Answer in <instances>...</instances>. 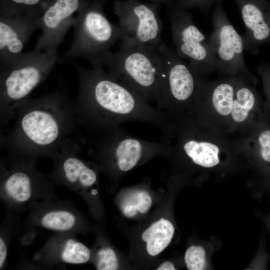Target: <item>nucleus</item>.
<instances>
[{
	"label": "nucleus",
	"mask_w": 270,
	"mask_h": 270,
	"mask_svg": "<svg viewBox=\"0 0 270 270\" xmlns=\"http://www.w3.org/2000/svg\"><path fill=\"white\" fill-rule=\"evenodd\" d=\"M78 93L74 102L78 123L98 135L122 130L121 125L139 122L160 129L165 137L173 120L102 67L88 69L74 66Z\"/></svg>",
	"instance_id": "f257e3e1"
},
{
	"label": "nucleus",
	"mask_w": 270,
	"mask_h": 270,
	"mask_svg": "<svg viewBox=\"0 0 270 270\" xmlns=\"http://www.w3.org/2000/svg\"><path fill=\"white\" fill-rule=\"evenodd\" d=\"M14 124L2 146L14 158L52 157L78 124L74 102L62 90L28 98L18 108Z\"/></svg>",
	"instance_id": "f03ea898"
},
{
	"label": "nucleus",
	"mask_w": 270,
	"mask_h": 270,
	"mask_svg": "<svg viewBox=\"0 0 270 270\" xmlns=\"http://www.w3.org/2000/svg\"><path fill=\"white\" fill-rule=\"evenodd\" d=\"M168 139V154L194 168L213 170L240 156H244L240 136L204 126L188 116L174 120Z\"/></svg>",
	"instance_id": "7ed1b4c3"
},
{
	"label": "nucleus",
	"mask_w": 270,
	"mask_h": 270,
	"mask_svg": "<svg viewBox=\"0 0 270 270\" xmlns=\"http://www.w3.org/2000/svg\"><path fill=\"white\" fill-rule=\"evenodd\" d=\"M58 62V56L34 48L0 67L1 130L15 119L19 106L47 78Z\"/></svg>",
	"instance_id": "20e7f679"
},
{
	"label": "nucleus",
	"mask_w": 270,
	"mask_h": 270,
	"mask_svg": "<svg viewBox=\"0 0 270 270\" xmlns=\"http://www.w3.org/2000/svg\"><path fill=\"white\" fill-rule=\"evenodd\" d=\"M161 78L156 108L173 120L189 116L202 74L175 50L162 42L158 48Z\"/></svg>",
	"instance_id": "39448f33"
},
{
	"label": "nucleus",
	"mask_w": 270,
	"mask_h": 270,
	"mask_svg": "<svg viewBox=\"0 0 270 270\" xmlns=\"http://www.w3.org/2000/svg\"><path fill=\"white\" fill-rule=\"evenodd\" d=\"M104 1L95 0L78 12L72 26L74 41L66 58H81L89 62L92 68H102L105 57L121 36L118 26L114 24L105 15Z\"/></svg>",
	"instance_id": "423d86ee"
},
{
	"label": "nucleus",
	"mask_w": 270,
	"mask_h": 270,
	"mask_svg": "<svg viewBox=\"0 0 270 270\" xmlns=\"http://www.w3.org/2000/svg\"><path fill=\"white\" fill-rule=\"evenodd\" d=\"M158 47L120 48L116 52H110L102 68L148 102H156L162 68Z\"/></svg>",
	"instance_id": "0eeeda50"
},
{
	"label": "nucleus",
	"mask_w": 270,
	"mask_h": 270,
	"mask_svg": "<svg viewBox=\"0 0 270 270\" xmlns=\"http://www.w3.org/2000/svg\"><path fill=\"white\" fill-rule=\"evenodd\" d=\"M239 77L223 76L213 80L202 77L188 117L214 130L231 134L230 118Z\"/></svg>",
	"instance_id": "6e6552de"
},
{
	"label": "nucleus",
	"mask_w": 270,
	"mask_h": 270,
	"mask_svg": "<svg viewBox=\"0 0 270 270\" xmlns=\"http://www.w3.org/2000/svg\"><path fill=\"white\" fill-rule=\"evenodd\" d=\"M160 5L140 0H114L121 32L120 48H157L162 42Z\"/></svg>",
	"instance_id": "1a4fd4ad"
},
{
	"label": "nucleus",
	"mask_w": 270,
	"mask_h": 270,
	"mask_svg": "<svg viewBox=\"0 0 270 270\" xmlns=\"http://www.w3.org/2000/svg\"><path fill=\"white\" fill-rule=\"evenodd\" d=\"M98 136L92 148L104 164L118 172L130 171L148 157L168 154L170 148V142L142 140L123 130Z\"/></svg>",
	"instance_id": "9d476101"
},
{
	"label": "nucleus",
	"mask_w": 270,
	"mask_h": 270,
	"mask_svg": "<svg viewBox=\"0 0 270 270\" xmlns=\"http://www.w3.org/2000/svg\"><path fill=\"white\" fill-rule=\"evenodd\" d=\"M173 42L177 54L204 76L218 72V60L208 38L194 24L188 10L173 6L170 13Z\"/></svg>",
	"instance_id": "9b49d317"
},
{
	"label": "nucleus",
	"mask_w": 270,
	"mask_h": 270,
	"mask_svg": "<svg viewBox=\"0 0 270 270\" xmlns=\"http://www.w3.org/2000/svg\"><path fill=\"white\" fill-rule=\"evenodd\" d=\"M213 31L210 38L218 63L220 76H242L258 83V80L248 68L244 60V42L230 22L224 10L222 0L216 4L212 14Z\"/></svg>",
	"instance_id": "f8f14e48"
},
{
	"label": "nucleus",
	"mask_w": 270,
	"mask_h": 270,
	"mask_svg": "<svg viewBox=\"0 0 270 270\" xmlns=\"http://www.w3.org/2000/svg\"><path fill=\"white\" fill-rule=\"evenodd\" d=\"M91 2L90 0H46L38 15V26L42 34L35 48L57 56L58 48L73 26L74 14Z\"/></svg>",
	"instance_id": "ddd939ff"
},
{
	"label": "nucleus",
	"mask_w": 270,
	"mask_h": 270,
	"mask_svg": "<svg viewBox=\"0 0 270 270\" xmlns=\"http://www.w3.org/2000/svg\"><path fill=\"white\" fill-rule=\"evenodd\" d=\"M40 12L24 13L0 10V67L23 53L26 44L39 29Z\"/></svg>",
	"instance_id": "4468645a"
},
{
	"label": "nucleus",
	"mask_w": 270,
	"mask_h": 270,
	"mask_svg": "<svg viewBox=\"0 0 270 270\" xmlns=\"http://www.w3.org/2000/svg\"><path fill=\"white\" fill-rule=\"evenodd\" d=\"M257 84L240 76L230 118V133L242 135L262 120L270 117L256 89Z\"/></svg>",
	"instance_id": "2eb2a0df"
},
{
	"label": "nucleus",
	"mask_w": 270,
	"mask_h": 270,
	"mask_svg": "<svg viewBox=\"0 0 270 270\" xmlns=\"http://www.w3.org/2000/svg\"><path fill=\"white\" fill-rule=\"evenodd\" d=\"M76 145L66 138L52 158L54 168L51 176L71 188L84 190L93 186L98 181L96 171L79 158Z\"/></svg>",
	"instance_id": "dca6fc26"
},
{
	"label": "nucleus",
	"mask_w": 270,
	"mask_h": 270,
	"mask_svg": "<svg viewBox=\"0 0 270 270\" xmlns=\"http://www.w3.org/2000/svg\"><path fill=\"white\" fill-rule=\"evenodd\" d=\"M246 28L244 50L256 56L270 42V4L266 0H234Z\"/></svg>",
	"instance_id": "f3484780"
},
{
	"label": "nucleus",
	"mask_w": 270,
	"mask_h": 270,
	"mask_svg": "<svg viewBox=\"0 0 270 270\" xmlns=\"http://www.w3.org/2000/svg\"><path fill=\"white\" fill-rule=\"evenodd\" d=\"M246 158L266 176L270 175V117L240 136Z\"/></svg>",
	"instance_id": "a211bd4d"
},
{
	"label": "nucleus",
	"mask_w": 270,
	"mask_h": 270,
	"mask_svg": "<svg viewBox=\"0 0 270 270\" xmlns=\"http://www.w3.org/2000/svg\"><path fill=\"white\" fill-rule=\"evenodd\" d=\"M174 232L172 224L164 218L152 224L142 236L143 240L146 243L148 254L155 256L162 252L172 242Z\"/></svg>",
	"instance_id": "6ab92c4d"
},
{
	"label": "nucleus",
	"mask_w": 270,
	"mask_h": 270,
	"mask_svg": "<svg viewBox=\"0 0 270 270\" xmlns=\"http://www.w3.org/2000/svg\"><path fill=\"white\" fill-rule=\"evenodd\" d=\"M77 218L72 212L64 210H56L44 214L40 224L44 228L52 230L68 232L76 226Z\"/></svg>",
	"instance_id": "aec40b11"
},
{
	"label": "nucleus",
	"mask_w": 270,
	"mask_h": 270,
	"mask_svg": "<svg viewBox=\"0 0 270 270\" xmlns=\"http://www.w3.org/2000/svg\"><path fill=\"white\" fill-rule=\"evenodd\" d=\"M60 258L68 264H84L88 262L91 256L89 248L83 244L72 239L64 242L60 250Z\"/></svg>",
	"instance_id": "412c9836"
},
{
	"label": "nucleus",
	"mask_w": 270,
	"mask_h": 270,
	"mask_svg": "<svg viewBox=\"0 0 270 270\" xmlns=\"http://www.w3.org/2000/svg\"><path fill=\"white\" fill-rule=\"evenodd\" d=\"M46 0H0V10L20 12H39Z\"/></svg>",
	"instance_id": "4be33fe9"
},
{
	"label": "nucleus",
	"mask_w": 270,
	"mask_h": 270,
	"mask_svg": "<svg viewBox=\"0 0 270 270\" xmlns=\"http://www.w3.org/2000/svg\"><path fill=\"white\" fill-rule=\"evenodd\" d=\"M184 260L189 270H204L207 264L206 250L201 246H192L186 250Z\"/></svg>",
	"instance_id": "5701e85b"
},
{
	"label": "nucleus",
	"mask_w": 270,
	"mask_h": 270,
	"mask_svg": "<svg viewBox=\"0 0 270 270\" xmlns=\"http://www.w3.org/2000/svg\"><path fill=\"white\" fill-rule=\"evenodd\" d=\"M96 266L98 270H118V262L115 252L110 248L100 250L98 254Z\"/></svg>",
	"instance_id": "b1692460"
},
{
	"label": "nucleus",
	"mask_w": 270,
	"mask_h": 270,
	"mask_svg": "<svg viewBox=\"0 0 270 270\" xmlns=\"http://www.w3.org/2000/svg\"><path fill=\"white\" fill-rule=\"evenodd\" d=\"M261 77L265 99L266 111L270 115V63H262L258 68Z\"/></svg>",
	"instance_id": "393cba45"
},
{
	"label": "nucleus",
	"mask_w": 270,
	"mask_h": 270,
	"mask_svg": "<svg viewBox=\"0 0 270 270\" xmlns=\"http://www.w3.org/2000/svg\"><path fill=\"white\" fill-rule=\"evenodd\" d=\"M222 0H176L174 6L188 10L198 8L202 11L208 10L216 3Z\"/></svg>",
	"instance_id": "a878e982"
},
{
	"label": "nucleus",
	"mask_w": 270,
	"mask_h": 270,
	"mask_svg": "<svg viewBox=\"0 0 270 270\" xmlns=\"http://www.w3.org/2000/svg\"><path fill=\"white\" fill-rule=\"evenodd\" d=\"M152 202V198L148 192L140 190L136 194L134 200L130 202L137 208L138 212L146 214L150 209Z\"/></svg>",
	"instance_id": "bb28decb"
},
{
	"label": "nucleus",
	"mask_w": 270,
	"mask_h": 270,
	"mask_svg": "<svg viewBox=\"0 0 270 270\" xmlns=\"http://www.w3.org/2000/svg\"><path fill=\"white\" fill-rule=\"evenodd\" d=\"M123 214L128 218L134 216L138 212L137 208L130 202H126L122 206Z\"/></svg>",
	"instance_id": "cd10ccee"
},
{
	"label": "nucleus",
	"mask_w": 270,
	"mask_h": 270,
	"mask_svg": "<svg viewBox=\"0 0 270 270\" xmlns=\"http://www.w3.org/2000/svg\"><path fill=\"white\" fill-rule=\"evenodd\" d=\"M7 246L4 238H0V269L2 270L5 264L7 258Z\"/></svg>",
	"instance_id": "c85d7f7f"
},
{
	"label": "nucleus",
	"mask_w": 270,
	"mask_h": 270,
	"mask_svg": "<svg viewBox=\"0 0 270 270\" xmlns=\"http://www.w3.org/2000/svg\"><path fill=\"white\" fill-rule=\"evenodd\" d=\"M149 2L151 3H154L160 4H162L168 7L173 6L176 0H144Z\"/></svg>",
	"instance_id": "c756f323"
},
{
	"label": "nucleus",
	"mask_w": 270,
	"mask_h": 270,
	"mask_svg": "<svg viewBox=\"0 0 270 270\" xmlns=\"http://www.w3.org/2000/svg\"><path fill=\"white\" fill-rule=\"evenodd\" d=\"M158 270H175V266L170 262H166L162 264L158 268Z\"/></svg>",
	"instance_id": "7c9ffc66"
},
{
	"label": "nucleus",
	"mask_w": 270,
	"mask_h": 270,
	"mask_svg": "<svg viewBox=\"0 0 270 270\" xmlns=\"http://www.w3.org/2000/svg\"><path fill=\"white\" fill-rule=\"evenodd\" d=\"M266 182H267V184L270 188V175L268 176H266Z\"/></svg>",
	"instance_id": "2f4dec72"
},
{
	"label": "nucleus",
	"mask_w": 270,
	"mask_h": 270,
	"mask_svg": "<svg viewBox=\"0 0 270 270\" xmlns=\"http://www.w3.org/2000/svg\"><path fill=\"white\" fill-rule=\"evenodd\" d=\"M269 226H270V218Z\"/></svg>",
	"instance_id": "473e14b6"
}]
</instances>
